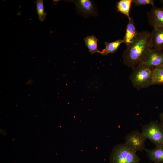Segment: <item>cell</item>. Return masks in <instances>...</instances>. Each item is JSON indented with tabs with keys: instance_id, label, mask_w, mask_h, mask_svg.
Returning a JSON list of instances; mask_svg holds the SVG:
<instances>
[{
	"instance_id": "cell-5",
	"label": "cell",
	"mask_w": 163,
	"mask_h": 163,
	"mask_svg": "<svg viewBox=\"0 0 163 163\" xmlns=\"http://www.w3.org/2000/svg\"><path fill=\"white\" fill-rule=\"evenodd\" d=\"M146 139L142 133L137 130L132 131L125 137L124 144L136 153L137 151L142 152L146 149L145 147Z\"/></svg>"
},
{
	"instance_id": "cell-6",
	"label": "cell",
	"mask_w": 163,
	"mask_h": 163,
	"mask_svg": "<svg viewBox=\"0 0 163 163\" xmlns=\"http://www.w3.org/2000/svg\"><path fill=\"white\" fill-rule=\"evenodd\" d=\"M147 14L149 23L153 28H163V7L152 6Z\"/></svg>"
},
{
	"instance_id": "cell-17",
	"label": "cell",
	"mask_w": 163,
	"mask_h": 163,
	"mask_svg": "<svg viewBox=\"0 0 163 163\" xmlns=\"http://www.w3.org/2000/svg\"><path fill=\"white\" fill-rule=\"evenodd\" d=\"M154 2V0H132V3L136 6L148 4L151 5L153 6L155 5Z\"/></svg>"
},
{
	"instance_id": "cell-19",
	"label": "cell",
	"mask_w": 163,
	"mask_h": 163,
	"mask_svg": "<svg viewBox=\"0 0 163 163\" xmlns=\"http://www.w3.org/2000/svg\"><path fill=\"white\" fill-rule=\"evenodd\" d=\"M160 2L162 3L163 5H162V7H163V0H160Z\"/></svg>"
},
{
	"instance_id": "cell-4",
	"label": "cell",
	"mask_w": 163,
	"mask_h": 163,
	"mask_svg": "<svg viewBox=\"0 0 163 163\" xmlns=\"http://www.w3.org/2000/svg\"><path fill=\"white\" fill-rule=\"evenodd\" d=\"M141 133L155 145H163V128L158 120L143 125Z\"/></svg>"
},
{
	"instance_id": "cell-3",
	"label": "cell",
	"mask_w": 163,
	"mask_h": 163,
	"mask_svg": "<svg viewBox=\"0 0 163 163\" xmlns=\"http://www.w3.org/2000/svg\"><path fill=\"white\" fill-rule=\"evenodd\" d=\"M140 159L134 152L124 144L116 145L110 156L109 163H139Z\"/></svg>"
},
{
	"instance_id": "cell-2",
	"label": "cell",
	"mask_w": 163,
	"mask_h": 163,
	"mask_svg": "<svg viewBox=\"0 0 163 163\" xmlns=\"http://www.w3.org/2000/svg\"><path fill=\"white\" fill-rule=\"evenodd\" d=\"M153 68L141 63L132 69L129 79L133 86L139 90L151 85Z\"/></svg>"
},
{
	"instance_id": "cell-1",
	"label": "cell",
	"mask_w": 163,
	"mask_h": 163,
	"mask_svg": "<svg viewBox=\"0 0 163 163\" xmlns=\"http://www.w3.org/2000/svg\"><path fill=\"white\" fill-rule=\"evenodd\" d=\"M152 48L151 33L147 31L138 32L133 41L126 46L123 52V64L133 69L142 63Z\"/></svg>"
},
{
	"instance_id": "cell-15",
	"label": "cell",
	"mask_w": 163,
	"mask_h": 163,
	"mask_svg": "<svg viewBox=\"0 0 163 163\" xmlns=\"http://www.w3.org/2000/svg\"><path fill=\"white\" fill-rule=\"evenodd\" d=\"M132 3V0H120L117 3V11L124 14L129 19V11Z\"/></svg>"
},
{
	"instance_id": "cell-12",
	"label": "cell",
	"mask_w": 163,
	"mask_h": 163,
	"mask_svg": "<svg viewBox=\"0 0 163 163\" xmlns=\"http://www.w3.org/2000/svg\"><path fill=\"white\" fill-rule=\"evenodd\" d=\"M163 84V64L154 67L153 70L151 85Z\"/></svg>"
},
{
	"instance_id": "cell-11",
	"label": "cell",
	"mask_w": 163,
	"mask_h": 163,
	"mask_svg": "<svg viewBox=\"0 0 163 163\" xmlns=\"http://www.w3.org/2000/svg\"><path fill=\"white\" fill-rule=\"evenodd\" d=\"M145 150L150 160L154 163H163V145H155L154 149H145Z\"/></svg>"
},
{
	"instance_id": "cell-7",
	"label": "cell",
	"mask_w": 163,
	"mask_h": 163,
	"mask_svg": "<svg viewBox=\"0 0 163 163\" xmlns=\"http://www.w3.org/2000/svg\"><path fill=\"white\" fill-rule=\"evenodd\" d=\"M142 63L153 68L163 64V50L152 48L146 54Z\"/></svg>"
},
{
	"instance_id": "cell-13",
	"label": "cell",
	"mask_w": 163,
	"mask_h": 163,
	"mask_svg": "<svg viewBox=\"0 0 163 163\" xmlns=\"http://www.w3.org/2000/svg\"><path fill=\"white\" fill-rule=\"evenodd\" d=\"M85 45L91 54L97 53L100 54V51L97 48L98 39L94 35L88 36L84 39Z\"/></svg>"
},
{
	"instance_id": "cell-18",
	"label": "cell",
	"mask_w": 163,
	"mask_h": 163,
	"mask_svg": "<svg viewBox=\"0 0 163 163\" xmlns=\"http://www.w3.org/2000/svg\"><path fill=\"white\" fill-rule=\"evenodd\" d=\"M159 117L160 120V124L163 128V111L159 114Z\"/></svg>"
},
{
	"instance_id": "cell-10",
	"label": "cell",
	"mask_w": 163,
	"mask_h": 163,
	"mask_svg": "<svg viewBox=\"0 0 163 163\" xmlns=\"http://www.w3.org/2000/svg\"><path fill=\"white\" fill-rule=\"evenodd\" d=\"M151 33L152 48L163 50V28H153Z\"/></svg>"
},
{
	"instance_id": "cell-14",
	"label": "cell",
	"mask_w": 163,
	"mask_h": 163,
	"mask_svg": "<svg viewBox=\"0 0 163 163\" xmlns=\"http://www.w3.org/2000/svg\"><path fill=\"white\" fill-rule=\"evenodd\" d=\"M123 43L122 40L118 39L114 41L111 42H105V48L100 54L103 56L107 55L110 53H113L116 52L121 43Z\"/></svg>"
},
{
	"instance_id": "cell-9",
	"label": "cell",
	"mask_w": 163,
	"mask_h": 163,
	"mask_svg": "<svg viewBox=\"0 0 163 163\" xmlns=\"http://www.w3.org/2000/svg\"><path fill=\"white\" fill-rule=\"evenodd\" d=\"M128 23L126 27V33L122 40L126 46L131 43L134 40L137 34L135 24L133 18L128 19Z\"/></svg>"
},
{
	"instance_id": "cell-16",
	"label": "cell",
	"mask_w": 163,
	"mask_h": 163,
	"mask_svg": "<svg viewBox=\"0 0 163 163\" xmlns=\"http://www.w3.org/2000/svg\"><path fill=\"white\" fill-rule=\"evenodd\" d=\"M36 4V10L40 21L42 22L46 19L47 13L44 11V3L43 0H37L35 2Z\"/></svg>"
},
{
	"instance_id": "cell-8",
	"label": "cell",
	"mask_w": 163,
	"mask_h": 163,
	"mask_svg": "<svg viewBox=\"0 0 163 163\" xmlns=\"http://www.w3.org/2000/svg\"><path fill=\"white\" fill-rule=\"evenodd\" d=\"M74 3L77 8L84 16L96 15L97 14L93 2L91 0H77Z\"/></svg>"
}]
</instances>
